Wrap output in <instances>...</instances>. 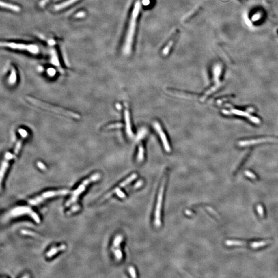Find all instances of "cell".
I'll list each match as a JSON object with an SVG mask.
<instances>
[{"label":"cell","instance_id":"1","mask_svg":"<svg viewBox=\"0 0 278 278\" xmlns=\"http://www.w3.org/2000/svg\"><path fill=\"white\" fill-rule=\"evenodd\" d=\"M141 3L139 0L136 1L133 12L131 14L130 19L129 20L128 28L126 33L125 40L123 46V52L126 55L130 54L131 51V47L133 43V37L135 33L137 21L139 12L140 11Z\"/></svg>","mask_w":278,"mask_h":278},{"label":"cell","instance_id":"2","mask_svg":"<svg viewBox=\"0 0 278 278\" xmlns=\"http://www.w3.org/2000/svg\"><path fill=\"white\" fill-rule=\"evenodd\" d=\"M26 100L31 104L36 106L37 107H39L43 109L52 112L57 114H60L64 116L72 117L73 119L79 120L80 119V115L77 114L74 112L71 111L69 110L64 109L60 107H56L55 106H52L51 104H48L46 102H44L39 100L36 99L35 98H31V96H26Z\"/></svg>","mask_w":278,"mask_h":278},{"label":"cell","instance_id":"3","mask_svg":"<svg viewBox=\"0 0 278 278\" xmlns=\"http://www.w3.org/2000/svg\"><path fill=\"white\" fill-rule=\"evenodd\" d=\"M100 177H101L100 174L98 173H93L91 176L88 177V178L84 180L82 182V183L79 185V187L73 192L71 197L66 202L65 206L66 207H69L72 204L76 202L79 195L86 190V187L89 185L91 183L98 180L100 178Z\"/></svg>","mask_w":278,"mask_h":278},{"label":"cell","instance_id":"4","mask_svg":"<svg viewBox=\"0 0 278 278\" xmlns=\"http://www.w3.org/2000/svg\"><path fill=\"white\" fill-rule=\"evenodd\" d=\"M167 174H165L162 180L161 184L160 185V188L158 193V196L157 198V204H156L155 213H154V224L156 227H159L161 225V211L162 204L163 201L164 189H165V186L167 181Z\"/></svg>","mask_w":278,"mask_h":278},{"label":"cell","instance_id":"5","mask_svg":"<svg viewBox=\"0 0 278 278\" xmlns=\"http://www.w3.org/2000/svg\"><path fill=\"white\" fill-rule=\"evenodd\" d=\"M69 193V190L66 189L59 190L49 191L43 193L37 197L29 200V203L32 206H36L44 201L45 199L49 198H52L56 196H64L67 195Z\"/></svg>","mask_w":278,"mask_h":278},{"label":"cell","instance_id":"6","mask_svg":"<svg viewBox=\"0 0 278 278\" xmlns=\"http://www.w3.org/2000/svg\"><path fill=\"white\" fill-rule=\"evenodd\" d=\"M23 215H29L37 223H39L40 222V219L38 214H36L30 207L26 206H20L14 208V209L12 210L9 212V213H8L7 217L8 218H12Z\"/></svg>","mask_w":278,"mask_h":278},{"label":"cell","instance_id":"7","mask_svg":"<svg viewBox=\"0 0 278 278\" xmlns=\"http://www.w3.org/2000/svg\"><path fill=\"white\" fill-rule=\"evenodd\" d=\"M271 242V240H260L250 242H246L242 240H226L225 244L228 246H247V244H249L248 246L253 249H259L270 244Z\"/></svg>","mask_w":278,"mask_h":278},{"label":"cell","instance_id":"8","mask_svg":"<svg viewBox=\"0 0 278 278\" xmlns=\"http://www.w3.org/2000/svg\"><path fill=\"white\" fill-rule=\"evenodd\" d=\"M1 46L6 48H9L14 50H23L27 51L33 54L37 53L39 51L38 48L35 45H27L22 43H14V42H3L1 43Z\"/></svg>","mask_w":278,"mask_h":278},{"label":"cell","instance_id":"9","mask_svg":"<svg viewBox=\"0 0 278 278\" xmlns=\"http://www.w3.org/2000/svg\"><path fill=\"white\" fill-rule=\"evenodd\" d=\"M221 67L219 65V64H217L216 65L215 67H214V70H213V74H214V81H215V86H213L212 88H211L207 92L205 93L203 97L201 98V100L202 101H204V100H206V98H207V96L208 95H209L210 94H211L214 91L217 89V88H219V85H220V82H219V76H220V75H221Z\"/></svg>","mask_w":278,"mask_h":278},{"label":"cell","instance_id":"10","mask_svg":"<svg viewBox=\"0 0 278 278\" xmlns=\"http://www.w3.org/2000/svg\"><path fill=\"white\" fill-rule=\"evenodd\" d=\"M137 176H137V173H133L128 178L126 179V180H125L122 182L120 183V184H119L117 187L114 189L113 190L111 191L110 192L107 193L106 195H105L102 197V199H101V201H103L105 200H106L108 198L110 197L112 195L114 194V193H117L118 191H120V189L122 188H123L124 186H125L126 185L128 184L129 183H130L131 182H132L135 179L137 178Z\"/></svg>","mask_w":278,"mask_h":278},{"label":"cell","instance_id":"11","mask_svg":"<svg viewBox=\"0 0 278 278\" xmlns=\"http://www.w3.org/2000/svg\"><path fill=\"white\" fill-rule=\"evenodd\" d=\"M16 157L14 156V153H11L10 152H7L5 154V156L4 158V160L2 161V164H1V167L0 170V181H1V184H2V181L3 180V178L5 176V173L7 171V169L9 166V163L10 161L14 158H15Z\"/></svg>","mask_w":278,"mask_h":278},{"label":"cell","instance_id":"12","mask_svg":"<svg viewBox=\"0 0 278 278\" xmlns=\"http://www.w3.org/2000/svg\"><path fill=\"white\" fill-rule=\"evenodd\" d=\"M122 240H123V236L121 235H118L115 238L113 242L112 250H113V252H114V255L116 258V259L119 261L121 260L123 258V254L120 248V244Z\"/></svg>","mask_w":278,"mask_h":278},{"label":"cell","instance_id":"13","mask_svg":"<svg viewBox=\"0 0 278 278\" xmlns=\"http://www.w3.org/2000/svg\"><path fill=\"white\" fill-rule=\"evenodd\" d=\"M154 128L156 129V130L158 132L160 137L161 139L162 142V144L163 145L165 151L167 152H171V148H170V146L169 144V142H168L167 139L166 135H165L164 131L162 130L160 125L158 122H155L154 124Z\"/></svg>","mask_w":278,"mask_h":278},{"label":"cell","instance_id":"14","mask_svg":"<svg viewBox=\"0 0 278 278\" xmlns=\"http://www.w3.org/2000/svg\"><path fill=\"white\" fill-rule=\"evenodd\" d=\"M223 114H227V115L233 114L240 115V116H242V117H247V118L249 119L250 120L252 121L254 123L259 124L260 123V120L259 119H258L257 117H252L251 115H250L248 113L246 112L238 110L236 109L231 110L230 111H226V110H223Z\"/></svg>","mask_w":278,"mask_h":278},{"label":"cell","instance_id":"15","mask_svg":"<svg viewBox=\"0 0 278 278\" xmlns=\"http://www.w3.org/2000/svg\"><path fill=\"white\" fill-rule=\"evenodd\" d=\"M178 33L179 31L178 29H176L175 31H173V33L170 40H169L168 43H167V45H165V46L162 51V53L164 56H167L169 54L172 46H173V44L175 42L176 38L177 37Z\"/></svg>","mask_w":278,"mask_h":278},{"label":"cell","instance_id":"16","mask_svg":"<svg viewBox=\"0 0 278 278\" xmlns=\"http://www.w3.org/2000/svg\"><path fill=\"white\" fill-rule=\"evenodd\" d=\"M278 141V139H275V138H265V139H258V140H252L244 141H241L238 143V145H240L241 146H248V145H253V144H257L261 143L266 142H275Z\"/></svg>","mask_w":278,"mask_h":278},{"label":"cell","instance_id":"17","mask_svg":"<svg viewBox=\"0 0 278 278\" xmlns=\"http://www.w3.org/2000/svg\"><path fill=\"white\" fill-rule=\"evenodd\" d=\"M124 115H125V123H126V132H127V135L130 137H131L133 136V133L132 129H131L130 115H129V112L128 110L126 109L125 110Z\"/></svg>","mask_w":278,"mask_h":278},{"label":"cell","instance_id":"18","mask_svg":"<svg viewBox=\"0 0 278 278\" xmlns=\"http://www.w3.org/2000/svg\"><path fill=\"white\" fill-rule=\"evenodd\" d=\"M66 249V246L64 244H62L59 246L52 247L47 252L46 254V256L48 258H50L52 257L53 256L55 255V254H56L58 252L61 251H64Z\"/></svg>","mask_w":278,"mask_h":278},{"label":"cell","instance_id":"19","mask_svg":"<svg viewBox=\"0 0 278 278\" xmlns=\"http://www.w3.org/2000/svg\"><path fill=\"white\" fill-rule=\"evenodd\" d=\"M79 0H67L64 2L56 5L55 6V10H59L64 9L65 8L68 7L70 5H72L73 4L76 3Z\"/></svg>","mask_w":278,"mask_h":278},{"label":"cell","instance_id":"20","mask_svg":"<svg viewBox=\"0 0 278 278\" xmlns=\"http://www.w3.org/2000/svg\"><path fill=\"white\" fill-rule=\"evenodd\" d=\"M1 6L3 8H5L6 9L11 10L15 12H19L21 10L20 7L18 6H17V5H14L12 4H10V3H7L5 2H3V1L1 2Z\"/></svg>","mask_w":278,"mask_h":278},{"label":"cell","instance_id":"21","mask_svg":"<svg viewBox=\"0 0 278 278\" xmlns=\"http://www.w3.org/2000/svg\"><path fill=\"white\" fill-rule=\"evenodd\" d=\"M16 80H17L16 71L14 68H12L11 70V74L10 75V77H9V82L12 84H14L16 83Z\"/></svg>","mask_w":278,"mask_h":278},{"label":"cell","instance_id":"22","mask_svg":"<svg viewBox=\"0 0 278 278\" xmlns=\"http://www.w3.org/2000/svg\"><path fill=\"white\" fill-rule=\"evenodd\" d=\"M144 150L142 145H139V151H138V157L137 159L139 162L142 161L144 159Z\"/></svg>","mask_w":278,"mask_h":278},{"label":"cell","instance_id":"23","mask_svg":"<svg viewBox=\"0 0 278 278\" xmlns=\"http://www.w3.org/2000/svg\"><path fill=\"white\" fill-rule=\"evenodd\" d=\"M52 61L53 64H55L56 66H59V62L58 60V58L57 57V54L55 52L54 50L52 51Z\"/></svg>","mask_w":278,"mask_h":278},{"label":"cell","instance_id":"24","mask_svg":"<svg viewBox=\"0 0 278 278\" xmlns=\"http://www.w3.org/2000/svg\"><path fill=\"white\" fill-rule=\"evenodd\" d=\"M123 127V124L121 123L112 124L105 127V129H111L119 128Z\"/></svg>","mask_w":278,"mask_h":278},{"label":"cell","instance_id":"25","mask_svg":"<svg viewBox=\"0 0 278 278\" xmlns=\"http://www.w3.org/2000/svg\"><path fill=\"white\" fill-rule=\"evenodd\" d=\"M257 211L260 217H264V210L263 206L261 204H258L257 206Z\"/></svg>","mask_w":278,"mask_h":278},{"label":"cell","instance_id":"26","mask_svg":"<svg viewBox=\"0 0 278 278\" xmlns=\"http://www.w3.org/2000/svg\"><path fill=\"white\" fill-rule=\"evenodd\" d=\"M245 174L246 176H247L248 177H249L250 178L252 179H257V176H255L254 173H252V172L249 171H246L245 172Z\"/></svg>","mask_w":278,"mask_h":278},{"label":"cell","instance_id":"27","mask_svg":"<svg viewBox=\"0 0 278 278\" xmlns=\"http://www.w3.org/2000/svg\"><path fill=\"white\" fill-rule=\"evenodd\" d=\"M199 10V7H196V8H195V10H193V11L191 12H189V14H188L186 16H185L184 19H189V18L192 17L193 16L194 14H195L196 12H197V10Z\"/></svg>","mask_w":278,"mask_h":278},{"label":"cell","instance_id":"28","mask_svg":"<svg viewBox=\"0 0 278 278\" xmlns=\"http://www.w3.org/2000/svg\"><path fill=\"white\" fill-rule=\"evenodd\" d=\"M79 209H80V207H79V205H76V206H75L74 207H72L71 209V210H70L69 211L67 212V214H71V213H74V212H75L79 211Z\"/></svg>","mask_w":278,"mask_h":278},{"label":"cell","instance_id":"29","mask_svg":"<svg viewBox=\"0 0 278 278\" xmlns=\"http://www.w3.org/2000/svg\"><path fill=\"white\" fill-rule=\"evenodd\" d=\"M128 270L129 272V273L130 274L131 276L133 278H136V277H137L135 269L133 268V267H131V266L129 267Z\"/></svg>","mask_w":278,"mask_h":278},{"label":"cell","instance_id":"30","mask_svg":"<svg viewBox=\"0 0 278 278\" xmlns=\"http://www.w3.org/2000/svg\"><path fill=\"white\" fill-rule=\"evenodd\" d=\"M37 164L38 167H39V168H40L41 169H42V170H45V169H46V167H45L44 164H43L42 162H38Z\"/></svg>","mask_w":278,"mask_h":278},{"label":"cell","instance_id":"31","mask_svg":"<svg viewBox=\"0 0 278 278\" xmlns=\"http://www.w3.org/2000/svg\"><path fill=\"white\" fill-rule=\"evenodd\" d=\"M22 234H25V235H35V233H33V232H31V231H29L27 230L22 231Z\"/></svg>","mask_w":278,"mask_h":278},{"label":"cell","instance_id":"32","mask_svg":"<svg viewBox=\"0 0 278 278\" xmlns=\"http://www.w3.org/2000/svg\"><path fill=\"white\" fill-rule=\"evenodd\" d=\"M49 0H41L40 2L39 3V5L41 7H43L45 6L46 3L48 2Z\"/></svg>","mask_w":278,"mask_h":278},{"label":"cell","instance_id":"33","mask_svg":"<svg viewBox=\"0 0 278 278\" xmlns=\"http://www.w3.org/2000/svg\"><path fill=\"white\" fill-rule=\"evenodd\" d=\"M117 195H118L119 197L121 198H124L125 197V195L124 193L122 192L121 190L117 192Z\"/></svg>","mask_w":278,"mask_h":278},{"label":"cell","instance_id":"34","mask_svg":"<svg viewBox=\"0 0 278 278\" xmlns=\"http://www.w3.org/2000/svg\"><path fill=\"white\" fill-rule=\"evenodd\" d=\"M142 184H143L142 181V180L139 181L138 182V183H137L136 185H135V186H133V189H136V188H139V187H140V186H141L142 185Z\"/></svg>","mask_w":278,"mask_h":278},{"label":"cell","instance_id":"35","mask_svg":"<svg viewBox=\"0 0 278 278\" xmlns=\"http://www.w3.org/2000/svg\"><path fill=\"white\" fill-rule=\"evenodd\" d=\"M260 18V14H255L254 16H253L252 20H253V21H257V20L259 19Z\"/></svg>","mask_w":278,"mask_h":278}]
</instances>
